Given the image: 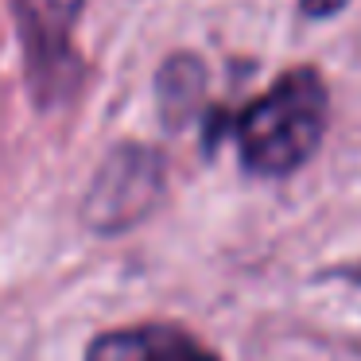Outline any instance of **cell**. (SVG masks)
Returning <instances> with one entry per match:
<instances>
[{
  "label": "cell",
  "mask_w": 361,
  "mask_h": 361,
  "mask_svg": "<svg viewBox=\"0 0 361 361\" xmlns=\"http://www.w3.org/2000/svg\"><path fill=\"white\" fill-rule=\"evenodd\" d=\"M86 361H218L179 326H128L94 338Z\"/></svg>",
  "instance_id": "cell-4"
},
{
  "label": "cell",
  "mask_w": 361,
  "mask_h": 361,
  "mask_svg": "<svg viewBox=\"0 0 361 361\" xmlns=\"http://www.w3.org/2000/svg\"><path fill=\"white\" fill-rule=\"evenodd\" d=\"M326 117V78L314 66H291L233 117V140L245 171L264 179H283L299 171L319 152Z\"/></svg>",
  "instance_id": "cell-1"
},
{
  "label": "cell",
  "mask_w": 361,
  "mask_h": 361,
  "mask_svg": "<svg viewBox=\"0 0 361 361\" xmlns=\"http://www.w3.org/2000/svg\"><path fill=\"white\" fill-rule=\"evenodd\" d=\"M350 0H299V8H303V16L311 20H326V16H338V12L345 8Z\"/></svg>",
  "instance_id": "cell-6"
},
{
  "label": "cell",
  "mask_w": 361,
  "mask_h": 361,
  "mask_svg": "<svg viewBox=\"0 0 361 361\" xmlns=\"http://www.w3.org/2000/svg\"><path fill=\"white\" fill-rule=\"evenodd\" d=\"M350 276H353V280H357V283H361V264H357V268H353V272H350Z\"/></svg>",
  "instance_id": "cell-7"
},
{
  "label": "cell",
  "mask_w": 361,
  "mask_h": 361,
  "mask_svg": "<svg viewBox=\"0 0 361 361\" xmlns=\"http://www.w3.org/2000/svg\"><path fill=\"white\" fill-rule=\"evenodd\" d=\"M86 0H12L16 27L24 43L27 86L39 105H55L74 94L78 55H74V27H78Z\"/></svg>",
  "instance_id": "cell-3"
},
{
  "label": "cell",
  "mask_w": 361,
  "mask_h": 361,
  "mask_svg": "<svg viewBox=\"0 0 361 361\" xmlns=\"http://www.w3.org/2000/svg\"><path fill=\"white\" fill-rule=\"evenodd\" d=\"M202 86H206V66L198 63L195 55H171L159 71V109L171 125H179L190 109L198 105L202 97Z\"/></svg>",
  "instance_id": "cell-5"
},
{
  "label": "cell",
  "mask_w": 361,
  "mask_h": 361,
  "mask_svg": "<svg viewBox=\"0 0 361 361\" xmlns=\"http://www.w3.org/2000/svg\"><path fill=\"white\" fill-rule=\"evenodd\" d=\"M167 187V164L148 144H117L102 159L82 202V218L94 233H125L159 206Z\"/></svg>",
  "instance_id": "cell-2"
}]
</instances>
